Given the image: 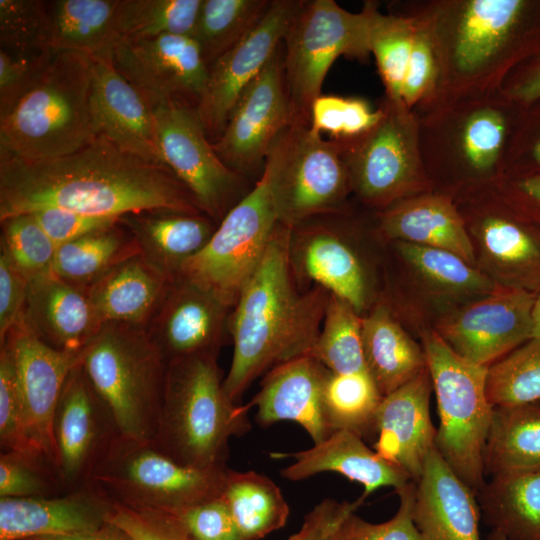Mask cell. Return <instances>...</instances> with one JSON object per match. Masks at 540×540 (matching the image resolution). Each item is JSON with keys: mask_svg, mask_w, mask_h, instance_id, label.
Wrapping results in <instances>:
<instances>
[{"mask_svg": "<svg viewBox=\"0 0 540 540\" xmlns=\"http://www.w3.org/2000/svg\"><path fill=\"white\" fill-rule=\"evenodd\" d=\"M120 0L47 1L51 47L81 52L90 57L112 53L121 37L118 29Z\"/></svg>", "mask_w": 540, "mask_h": 540, "instance_id": "36", "label": "cell"}, {"mask_svg": "<svg viewBox=\"0 0 540 540\" xmlns=\"http://www.w3.org/2000/svg\"><path fill=\"white\" fill-rule=\"evenodd\" d=\"M415 482L396 491L399 507L395 515L382 523H371L356 512L339 529L336 540H424L412 516Z\"/></svg>", "mask_w": 540, "mask_h": 540, "instance_id": "53", "label": "cell"}, {"mask_svg": "<svg viewBox=\"0 0 540 540\" xmlns=\"http://www.w3.org/2000/svg\"><path fill=\"white\" fill-rule=\"evenodd\" d=\"M174 514L189 540H246L222 495Z\"/></svg>", "mask_w": 540, "mask_h": 540, "instance_id": "55", "label": "cell"}, {"mask_svg": "<svg viewBox=\"0 0 540 540\" xmlns=\"http://www.w3.org/2000/svg\"><path fill=\"white\" fill-rule=\"evenodd\" d=\"M537 294L499 286L442 317L433 329L460 357L489 367L533 338Z\"/></svg>", "mask_w": 540, "mask_h": 540, "instance_id": "17", "label": "cell"}, {"mask_svg": "<svg viewBox=\"0 0 540 540\" xmlns=\"http://www.w3.org/2000/svg\"><path fill=\"white\" fill-rule=\"evenodd\" d=\"M115 503L93 484L39 498H0V540L78 534L109 522Z\"/></svg>", "mask_w": 540, "mask_h": 540, "instance_id": "26", "label": "cell"}, {"mask_svg": "<svg viewBox=\"0 0 540 540\" xmlns=\"http://www.w3.org/2000/svg\"><path fill=\"white\" fill-rule=\"evenodd\" d=\"M380 13L376 1H366L362 10L354 13L334 0H302L282 41L290 125H310L311 106L321 95L323 81L338 57L368 59L372 30Z\"/></svg>", "mask_w": 540, "mask_h": 540, "instance_id": "8", "label": "cell"}, {"mask_svg": "<svg viewBox=\"0 0 540 540\" xmlns=\"http://www.w3.org/2000/svg\"><path fill=\"white\" fill-rule=\"evenodd\" d=\"M29 279L0 251V342L25 313Z\"/></svg>", "mask_w": 540, "mask_h": 540, "instance_id": "59", "label": "cell"}, {"mask_svg": "<svg viewBox=\"0 0 540 540\" xmlns=\"http://www.w3.org/2000/svg\"><path fill=\"white\" fill-rule=\"evenodd\" d=\"M0 446L1 451L37 450L27 436L15 365L6 344L0 345Z\"/></svg>", "mask_w": 540, "mask_h": 540, "instance_id": "54", "label": "cell"}, {"mask_svg": "<svg viewBox=\"0 0 540 540\" xmlns=\"http://www.w3.org/2000/svg\"><path fill=\"white\" fill-rule=\"evenodd\" d=\"M290 236L291 228L279 223L230 315L233 357L223 385L236 404L262 374L310 355L321 331L329 292L317 285L301 289L290 263Z\"/></svg>", "mask_w": 540, "mask_h": 540, "instance_id": "3", "label": "cell"}, {"mask_svg": "<svg viewBox=\"0 0 540 540\" xmlns=\"http://www.w3.org/2000/svg\"><path fill=\"white\" fill-rule=\"evenodd\" d=\"M330 371L312 356H302L268 371L261 387L246 405L257 407V420L271 425L294 421L310 435L314 444L332 433L324 412V387Z\"/></svg>", "mask_w": 540, "mask_h": 540, "instance_id": "27", "label": "cell"}, {"mask_svg": "<svg viewBox=\"0 0 540 540\" xmlns=\"http://www.w3.org/2000/svg\"><path fill=\"white\" fill-rule=\"evenodd\" d=\"M82 366L123 437L153 441L168 361L145 328L105 323L83 349Z\"/></svg>", "mask_w": 540, "mask_h": 540, "instance_id": "7", "label": "cell"}, {"mask_svg": "<svg viewBox=\"0 0 540 540\" xmlns=\"http://www.w3.org/2000/svg\"><path fill=\"white\" fill-rule=\"evenodd\" d=\"M433 390L428 366L413 379L383 396L377 409L374 450L416 482L435 448L437 429L430 416Z\"/></svg>", "mask_w": 540, "mask_h": 540, "instance_id": "25", "label": "cell"}, {"mask_svg": "<svg viewBox=\"0 0 540 540\" xmlns=\"http://www.w3.org/2000/svg\"><path fill=\"white\" fill-rule=\"evenodd\" d=\"M412 19L416 23V33L403 82L402 99L410 110L417 112L434 103L440 85V69L427 30Z\"/></svg>", "mask_w": 540, "mask_h": 540, "instance_id": "51", "label": "cell"}, {"mask_svg": "<svg viewBox=\"0 0 540 540\" xmlns=\"http://www.w3.org/2000/svg\"><path fill=\"white\" fill-rule=\"evenodd\" d=\"M525 106L502 90L443 101L414 112L422 160L434 189L490 183L508 168Z\"/></svg>", "mask_w": 540, "mask_h": 540, "instance_id": "4", "label": "cell"}, {"mask_svg": "<svg viewBox=\"0 0 540 540\" xmlns=\"http://www.w3.org/2000/svg\"><path fill=\"white\" fill-rule=\"evenodd\" d=\"M232 309L213 291L176 277L146 330L168 362L218 356L229 334Z\"/></svg>", "mask_w": 540, "mask_h": 540, "instance_id": "23", "label": "cell"}, {"mask_svg": "<svg viewBox=\"0 0 540 540\" xmlns=\"http://www.w3.org/2000/svg\"><path fill=\"white\" fill-rule=\"evenodd\" d=\"M502 92L511 100L527 106L540 99V54L517 66L505 79Z\"/></svg>", "mask_w": 540, "mask_h": 540, "instance_id": "61", "label": "cell"}, {"mask_svg": "<svg viewBox=\"0 0 540 540\" xmlns=\"http://www.w3.org/2000/svg\"><path fill=\"white\" fill-rule=\"evenodd\" d=\"M29 540H134V538L125 530L109 521L103 526L87 532L66 536L39 537Z\"/></svg>", "mask_w": 540, "mask_h": 540, "instance_id": "62", "label": "cell"}, {"mask_svg": "<svg viewBox=\"0 0 540 540\" xmlns=\"http://www.w3.org/2000/svg\"><path fill=\"white\" fill-rule=\"evenodd\" d=\"M24 316L45 343L66 351H82L104 325L86 290L53 272L29 279Z\"/></svg>", "mask_w": 540, "mask_h": 540, "instance_id": "30", "label": "cell"}, {"mask_svg": "<svg viewBox=\"0 0 540 540\" xmlns=\"http://www.w3.org/2000/svg\"><path fill=\"white\" fill-rule=\"evenodd\" d=\"M89 55L56 50L30 89L0 117V159L47 160L96 136L90 115Z\"/></svg>", "mask_w": 540, "mask_h": 540, "instance_id": "6", "label": "cell"}, {"mask_svg": "<svg viewBox=\"0 0 540 540\" xmlns=\"http://www.w3.org/2000/svg\"><path fill=\"white\" fill-rule=\"evenodd\" d=\"M274 458H293L281 470L290 481H300L323 472H335L360 483L367 497L382 487L395 492L413 481L408 474L370 449L362 437L347 430H336L313 447L293 453H271Z\"/></svg>", "mask_w": 540, "mask_h": 540, "instance_id": "31", "label": "cell"}, {"mask_svg": "<svg viewBox=\"0 0 540 540\" xmlns=\"http://www.w3.org/2000/svg\"><path fill=\"white\" fill-rule=\"evenodd\" d=\"M380 120L368 131L339 141L352 194L378 212L403 199L435 190L419 144L417 115L384 96Z\"/></svg>", "mask_w": 540, "mask_h": 540, "instance_id": "10", "label": "cell"}, {"mask_svg": "<svg viewBox=\"0 0 540 540\" xmlns=\"http://www.w3.org/2000/svg\"><path fill=\"white\" fill-rule=\"evenodd\" d=\"M512 207L540 224V173L508 170L491 182Z\"/></svg>", "mask_w": 540, "mask_h": 540, "instance_id": "60", "label": "cell"}, {"mask_svg": "<svg viewBox=\"0 0 540 540\" xmlns=\"http://www.w3.org/2000/svg\"><path fill=\"white\" fill-rule=\"evenodd\" d=\"M228 471L227 465L187 466L152 441L121 436L90 484L115 504L174 513L221 496Z\"/></svg>", "mask_w": 540, "mask_h": 540, "instance_id": "11", "label": "cell"}, {"mask_svg": "<svg viewBox=\"0 0 540 540\" xmlns=\"http://www.w3.org/2000/svg\"><path fill=\"white\" fill-rule=\"evenodd\" d=\"M1 247L13 265L28 279L53 272L58 246L32 214L1 221Z\"/></svg>", "mask_w": 540, "mask_h": 540, "instance_id": "48", "label": "cell"}, {"mask_svg": "<svg viewBox=\"0 0 540 540\" xmlns=\"http://www.w3.org/2000/svg\"><path fill=\"white\" fill-rule=\"evenodd\" d=\"M272 0H202L192 38L208 68L263 18Z\"/></svg>", "mask_w": 540, "mask_h": 540, "instance_id": "41", "label": "cell"}, {"mask_svg": "<svg viewBox=\"0 0 540 540\" xmlns=\"http://www.w3.org/2000/svg\"><path fill=\"white\" fill-rule=\"evenodd\" d=\"M290 124L280 46L241 95L213 148L230 169L259 179L272 144Z\"/></svg>", "mask_w": 540, "mask_h": 540, "instance_id": "19", "label": "cell"}, {"mask_svg": "<svg viewBox=\"0 0 540 540\" xmlns=\"http://www.w3.org/2000/svg\"><path fill=\"white\" fill-rule=\"evenodd\" d=\"M109 521L134 540H189L180 520L171 512L115 504Z\"/></svg>", "mask_w": 540, "mask_h": 540, "instance_id": "56", "label": "cell"}, {"mask_svg": "<svg viewBox=\"0 0 540 540\" xmlns=\"http://www.w3.org/2000/svg\"><path fill=\"white\" fill-rule=\"evenodd\" d=\"M352 213L318 216L292 228L289 257L300 286H320L361 315L371 293L365 263L350 238Z\"/></svg>", "mask_w": 540, "mask_h": 540, "instance_id": "18", "label": "cell"}, {"mask_svg": "<svg viewBox=\"0 0 540 540\" xmlns=\"http://www.w3.org/2000/svg\"><path fill=\"white\" fill-rule=\"evenodd\" d=\"M278 225L271 173L265 163L261 177L225 215L205 247L183 264L177 277L213 291L233 308Z\"/></svg>", "mask_w": 540, "mask_h": 540, "instance_id": "13", "label": "cell"}, {"mask_svg": "<svg viewBox=\"0 0 540 540\" xmlns=\"http://www.w3.org/2000/svg\"><path fill=\"white\" fill-rule=\"evenodd\" d=\"M120 223L134 237L143 258L171 281L205 247L218 226L205 214L165 210L125 215Z\"/></svg>", "mask_w": 540, "mask_h": 540, "instance_id": "32", "label": "cell"}, {"mask_svg": "<svg viewBox=\"0 0 540 540\" xmlns=\"http://www.w3.org/2000/svg\"><path fill=\"white\" fill-rule=\"evenodd\" d=\"M486 393L493 407L540 402V338H531L488 367Z\"/></svg>", "mask_w": 540, "mask_h": 540, "instance_id": "44", "label": "cell"}, {"mask_svg": "<svg viewBox=\"0 0 540 540\" xmlns=\"http://www.w3.org/2000/svg\"><path fill=\"white\" fill-rule=\"evenodd\" d=\"M377 235L452 252L477 268L464 220L451 193L433 190L374 212Z\"/></svg>", "mask_w": 540, "mask_h": 540, "instance_id": "29", "label": "cell"}, {"mask_svg": "<svg viewBox=\"0 0 540 540\" xmlns=\"http://www.w3.org/2000/svg\"><path fill=\"white\" fill-rule=\"evenodd\" d=\"M416 23L411 17L380 13L372 30L370 51L385 87V97L404 102L402 89L413 42Z\"/></svg>", "mask_w": 540, "mask_h": 540, "instance_id": "46", "label": "cell"}, {"mask_svg": "<svg viewBox=\"0 0 540 540\" xmlns=\"http://www.w3.org/2000/svg\"><path fill=\"white\" fill-rule=\"evenodd\" d=\"M50 41L47 1L0 0V49H48Z\"/></svg>", "mask_w": 540, "mask_h": 540, "instance_id": "49", "label": "cell"}, {"mask_svg": "<svg viewBox=\"0 0 540 540\" xmlns=\"http://www.w3.org/2000/svg\"><path fill=\"white\" fill-rule=\"evenodd\" d=\"M222 497L246 540H260L287 522L289 506L281 490L255 471L229 469Z\"/></svg>", "mask_w": 540, "mask_h": 540, "instance_id": "39", "label": "cell"}, {"mask_svg": "<svg viewBox=\"0 0 540 540\" xmlns=\"http://www.w3.org/2000/svg\"><path fill=\"white\" fill-rule=\"evenodd\" d=\"M30 214L58 247L90 233L113 227L121 219L60 208H47Z\"/></svg>", "mask_w": 540, "mask_h": 540, "instance_id": "57", "label": "cell"}, {"mask_svg": "<svg viewBox=\"0 0 540 540\" xmlns=\"http://www.w3.org/2000/svg\"><path fill=\"white\" fill-rule=\"evenodd\" d=\"M112 61L152 107L168 100L196 106L209 77L198 44L186 35L122 36L113 46Z\"/></svg>", "mask_w": 540, "mask_h": 540, "instance_id": "20", "label": "cell"}, {"mask_svg": "<svg viewBox=\"0 0 540 540\" xmlns=\"http://www.w3.org/2000/svg\"><path fill=\"white\" fill-rule=\"evenodd\" d=\"M476 496L491 530L507 540H540V471L493 477Z\"/></svg>", "mask_w": 540, "mask_h": 540, "instance_id": "37", "label": "cell"}, {"mask_svg": "<svg viewBox=\"0 0 540 540\" xmlns=\"http://www.w3.org/2000/svg\"><path fill=\"white\" fill-rule=\"evenodd\" d=\"M55 51L0 49V117L37 81Z\"/></svg>", "mask_w": 540, "mask_h": 540, "instance_id": "52", "label": "cell"}, {"mask_svg": "<svg viewBox=\"0 0 540 540\" xmlns=\"http://www.w3.org/2000/svg\"><path fill=\"white\" fill-rule=\"evenodd\" d=\"M153 110L165 166L189 190L200 210L218 225L250 191L248 179L220 159L196 106L168 100Z\"/></svg>", "mask_w": 540, "mask_h": 540, "instance_id": "15", "label": "cell"}, {"mask_svg": "<svg viewBox=\"0 0 540 540\" xmlns=\"http://www.w3.org/2000/svg\"><path fill=\"white\" fill-rule=\"evenodd\" d=\"M381 116L382 109L373 110L364 99L320 95L311 106L310 128L331 138H351L371 129Z\"/></svg>", "mask_w": 540, "mask_h": 540, "instance_id": "50", "label": "cell"}, {"mask_svg": "<svg viewBox=\"0 0 540 540\" xmlns=\"http://www.w3.org/2000/svg\"><path fill=\"white\" fill-rule=\"evenodd\" d=\"M383 396L368 371L332 373L324 387V412L331 431L373 434L377 409Z\"/></svg>", "mask_w": 540, "mask_h": 540, "instance_id": "42", "label": "cell"}, {"mask_svg": "<svg viewBox=\"0 0 540 540\" xmlns=\"http://www.w3.org/2000/svg\"><path fill=\"white\" fill-rule=\"evenodd\" d=\"M1 344L9 347L13 357L27 436L32 446L56 466L54 413L66 378L81 361L83 350L66 351L48 345L32 330L25 316Z\"/></svg>", "mask_w": 540, "mask_h": 540, "instance_id": "22", "label": "cell"}, {"mask_svg": "<svg viewBox=\"0 0 540 540\" xmlns=\"http://www.w3.org/2000/svg\"><path fill=\"white\" fill-rule=\"evenodd\" d=\"M389 13L414 18L430 36L440 85L429 107L501 90L517 66L540 54L538 1L415 0L393 3Z\"/></svg>", "mask_w": 540, "mask_h": 540, "instance_id": "2", "label": "cell"}, {"mask_svg": "<svg viewBox=\"0 0 540 540\" xmlns=\"http://www.w3.org/2000/svg\"><path fill=\"white\" fill-rule=\"evenodd\" d=\"M90 58L89 103L95 136L126 153L165 166L151 104L115 68L112 53Z\"/></svg>", "mask_w": 540, "mask_h": 540, "instance_id": "24", "label": "cell"}, {"mask_svg": "<svg viewBox=\"0 0 540 540\" xmlns=\"http://www.w3.org/2000/svg\"><path fill=\"white\" fill-rule=\"evenodd\" d=\"M121 436L80 361L66 378L53 418L56 466L67 490L89 484Z\"/></svg>", "mask_w": 540, "mask_h": 540, "instance_id": "16", "label": "cell"}, {"mask_svg": "<svg viewBox=\"0 0 540 540\" xmlns=\"http://www.w3.org/2000/svg\"><path fill=\"white\" fill-rule=\"evenodd\" d=\"M57 467L38 450L0 453V498H39L67 492Z\"/></svg>", "mask_w": 540, "mask_h": 540, "instance_id": "47", "label": "cell"}, {"mask_svg": "<svg viewBox=\"0 0 540 540\" xmlns=\"http://www.w3.org/2000/svg\"><path fill=\"white\" fill-rule=\"evenodd\" d=\"M309 356L329 371H367L362 345V315L348 302L330 294L320 334Z\"/></svg>", "mask_w": 540, "mask_h": 540, "instance_id": "43", "label": "cell"}, {"mask_svg": "<svg viewBox=\"0 0 540 540\" xmlns=\"http://www.w3.org/2000/svg\"><path fill=\"white\" fill-rule=\"evenodd\" d=\"M137 254L140 250L134 237L119 222L59 246L53 273L68 283L87 288L114 266Z\"/></svg>", "mask_w": 540, "mask_h": 540, "instance_id": "40", "label": "cell"}, {"mask_svg": "<svg viewBox=\"0 0 540 540\" xmlns=\"http://www.w3.org/2000/svg\"><path fill=\"white\" fill-rule=\"evenodd\" d=\"M302 0H272L259 23L209 68L205 92L196 105L210 141L223 133L247 86L282 44Z\"/></svg>", "mask_w": 540, "mask_h": 540, "instance_id": "21", "label": "cell"}, {"mask_svg": "<svg viewBox=\"0 0 540 540\" xmlns=\"http://www.w3.org/2000/svg\"><path fill=\"white\" fill-rule=\"evenodd\" d=\"M202 0H120L118 29L124 37L193 34Z\"/></svg>", "mask_w": 540, "mask_h": 540, "instance_id": "45", "label": "cell"}, {"mask_svg": "<svg viewBox=\"0 0 540 540\" xmlns=\"http://www.w3.org/2000/svg\"><path fill=\"white\" fill-rule=\"evenodd\" d=\"M483 463L491 478L540 471V402L493 408Z\"/></svg>", "mask_w": 540, "mask_h": 540, "instance_id": "35", "label": "cell"}, {"mask_svg": "<svg viewBox=\"0 0 540 540\" xmlns=\"http://www.w3.org/2000/svg\"><path fill=\"white\" fill-rule=\"evenodd\" d=\"M362 345L368 373L382 396L404 385L425 368L426 355L385 302L362 316Z\"/></svg>", "mask_w": 540, "mask_h": 540, "instance_id": "34", "label": "cell"}, {"mask_svg": "<svg viewBox=\"0 0 540 540\" xmlns=\"http://www.w3.org/2000/svg\"><path fill=\"white\" fill-rule=\"evenodd\" d=\"M217 356L168 362L153 443L177 462L198 468L226 465L231 437L250 428L248 408L227 396Z\"/></svg>", "mask_w": 540, "mask_h": 540, "instance_id": "5", "label": "cell"}, {"mask_svg": "<svg viewBox=\"0 0 540 540\" xmlns=\"http://www.w3.org/2000/svg\"><path fill=\"white\" fill-rule=\"evenodd\" d=\"M365 496L354 501L327 498L307 513L300 530L288 540H336L345 520L364 503Z\"/></svg>", "mask_w": 540, "mask_h": 540, "instance_id": "58", "label": "cell"}, {"mask_svg": "<svg viewBox=\"0 0 540 540\" xmlns=\"http://www.w3.org/2000/svg\"><path fill=\"white\" fill-rule=\"evenodd\" d=\"M451 193L477 268L496 285L540 292V224L508 204L490 183Z\"/></svg>", "mask_w": 540, "mask_h": 540, "instance_id": "14", "label": "cell"}, {"mask_svg": "<svg viewBox=\"0 0 540 540\" xmlns=\"http://www.w3.org/2000/svg\"><path fill=\"white\" fill-rule=\"evenodd\" d=\"M403 262L431 293L455 300H473L499 286L458 255L407 242H393Z\"/></svg>", "mask_w": 540, "mask_h": 540, "instance_id": "38", "label": "cell"}, {"mask_svg": "<svg viewBox=\"0 0 540 540\" xmlns=\"http://www.w3.org/2000/svg\"><path fill=\"white\" fill-rule=\"evenodd\" d=\"M47 208L117 218L155 210L204 214L170 169L98 136L53 159H0V222Z\"/></svg>", "mask_w": 540, "mask_h": 540, "instance_id": "1", "label": "cell"}, {"mask_svg": "<svg viewBox=\"0 0 540 540\" xmlns=\"http://www.w3.org/2000/svg\"><path fill=\"white\" fill-rule=\"evenodd\" d=\"M265 163L282 225L292 229L318 216L351 210V184L337 139L324 140L310 125H289Z\"/></svg>", "mask_w": 540, "mask_h": 540, "instance_id": "12", "label": "cell"}, {"mask_svg": "<svg viewBox=\"0 0 540 540\" xmlns=\"http://www.w3.org/2000/svg\"><path fill=\"white\" fill-rule=\"evenodd\" d=\"M533 337L540 338V292L537 294L533 309Z\"/></svg>", "mask_w": 540, "mask_h": 540, "instance_id": "63", "label": "cell"}, {"mask_svg": "<svg viewBox=\"0 0 540 540\" xmlns=\"http://www.w3.org/2000/svg\"><path fill=\"white\" fill-rule=\"evenodd\" d=\"M439 415L435 448L477 495L485 485L483 453L493 406L486 393L488 367L456 354L434 331L422 333Z\"/></svg>", "mask_w": 540, "mask_h": 540, "instance_id": "9", "label": "cell"}, {"mask_svg": "<svg viewBox=\"0 0 540 540\" xmlns=\"http://www.w3.org/2000/svg\"><path fill=\"white\" fill-rule=\"evenodd\" d=\"M170 283L137 254L84 289L104 324L124 323L147 329Z\"/></svg>", "mask_w": 540, "mask_h": 540, "instance_id": "33", "label": "cell"}, {"mask_svg": "<svg viewBox=\"0 0 540 540\" xmlns=\"http://www.w3.org/2000/svg\"><path fill=\"white\" fill-rule=\"evenodd\" d=\"M477 496L436 448L415 482L412 516L424 540H481Z\"/></svg>", "mask_w": 540, "mask_h": 540, "instance_id": "28", "label": "cell"}]
</instances>
